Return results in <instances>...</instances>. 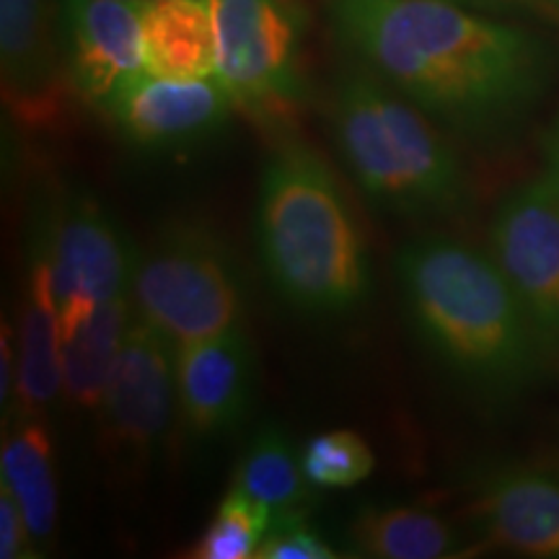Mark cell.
<instances>
[{"label":"cell","mask_w":559,"mask_h":559,"mask_svg":"<svg viewBox=\"0 0 559 559\" xmlns=\"http://www.w3.org/2000/svg\"><path fill=\"white\" fill-rule=\"evenodd\" d=\"M326 13L362 66L464 138L510 135L559 79L555 41L456 0H326Z\"/></svg>","instance_id":"cell-1"},{"label":"cell","mask_w":559,"mask_h":559,"mask_svg":"<svg viewBox=\"0 0 559 559\" xmlns=\"http://www.w3.org/2000/svg\"><path fill=\"white\" fill-rule=\"evenodd\" d=\"M409 319L438 360L487 400H515L549 373V355L495 257L445 236L396 260Z\"/></svg>","instance_id":"cell-2"},{"label":"cell","mask_w":559,"mask_h":559,"mask_svg":"<svg viewBox=\"0 0 559 559\" xmlns=\"http://www.w3.org/2000/svg\"><path fill=\"white\" fill-rule=\"evenodd\" d=\"M257 249L272 288L293 309L342 317L366 304V239L334 171L309 145L283 143L264 166Z\"/></svg>","instance_id":"cell-3"},{"label":"cell","mask_w":559,"mask_h":559,"mask_svg":"<svg viewBox=\"0 0 559 559\" xmlns=\"http://www.w3.org/2000/svg\"><path fill=\"white\" fill-rule=\"evenodd\" d=\"M332 130L349 174L379 207L430 218L469 205V174L438 122L366 66L340 75Z\"/></svg>","instance_id":"cell-4"},{"label":"cell","mask_w":559,"mask_h":559,"mask_svg":"<svg viewBox=\"0 0 559 559\" xmlns=\"http://www.w3.org/2000/svg\"><path fill=\"white\" fill-rule=\"evenodd\" d=\"M138 317L174 345L239 330L243 283L234 257L213 230L169 223L135 257L130 283Z\"/></svg>","instance_id":"cell-5"},{"label":"cell","mask_w":559,"mask_h":559,"mask_svg":"<svg viewBox=\"0 0 559 559\" xmlns=\"http://www.w3.org/2000/svg\"><path fill=\"white\" fill-rule=\"evenodd\" d=\"M215 75L247 115L280 124L306 94L300 73L306 16L296 0H210Z\"/></svg>","instance_id":"cell-6"},{"label":"cell","mask_w":559,"mask_h":559,"mask_svg":"<svg viewBox=\"0 0 559 559\" xmlns=\"http://www.w3.org/2000/svg\"><path fill=\"white\" fill-rule=\"evenodd\" d=\"M32 257L50 277L58 311L130 293L135 251L88 194H47L32 223Z\"/></svg>","instance_id":"cell-7"},{"label":"cell","mask_w":559,"mask_h":559,"mask_svg":"<svg viewBox=\"0 0 559 559\" xmlns=\"http://www.w3.org/2000/svg\"><path fill=\"white\" fill-rule=\"evenodd\" d=\"M177 407V345L148 321L132 319L96 412L99 445L111 469L124 477L148 469Z\"/></svg>","instance_id":"cell-8"},{"label":"cell","mask_w":559,"mask_h":559,"mask_svg":"<svg viewBox=\"0 0 559 559\" xmlns=\"http://www.w3.org/2000/svg\"><path fill=\"white\" fill-rule=\"evenodd\" d=\"M489 241L549 360L559 366V194L547 174L502 200Z\"/></svg>","instance_id":"cell-9"},{"label":"cell","mask_w":559,"mask_h":559,"mask_svg":"<svg viewBox=\"0 0 559 559\" xmlns=\"http://www.w3.org/2000/svg\"><path fill=\"white\" fill-rule=\"evenodd\" d=\"M234 107L218 75L166 79L143 70L117 88L102 111L135 148L179 153L218 135Z\"/></svg>","instance_id":"cell-10"},{"label":"cell","mask_w":559,"mask_h":559,"mask_svg":"<svg viewBox=\"0 0 559 559\" xmlns=\"http://www.w3.org/2000/svg\"><path fill=\"white\" fill-rule=\"evenodd\" d=\"M3 102L26 130H52L68 107V73L55 39L52 0H0Z\"/></svg>","instance_id":"cell-11"},{"label":"cell","mask_w":559,"mask_h":559,"mask_svg":"<svg viewBox=\"0 0 559 559\" xmlns=\"http://www.w3.org/2000/svg\"><path fill=\"white\" fill-rule=\"evenodd\" d=\"M140 9L120 0H60L62 60L83 102L102 109L145 70Z\"/></svg>","instance_id":"cell-12"},{"label":"cell","mask_w":559,"mask_h":559,"mask_svg":"<svg viewBox=\"0 0 559 559\" xmlns=\"http://www.w3.org/2000/svg\"><path fill=\"white\" fill-rule=\"evenodd\" d=\"M257 394V355L239 330L177 345L181 425L198 438L230 432Z\"/></svg>","instance_id":"cell-13"},{"label":"cell","mask_w":559,"mask_h":559,"mask_svg":"<svg viewBox=\"0 0 559 559\" xmlns=\"http://www.w3.org/2000/svg\"><path fill=\"white\" fill-rule=\"evenodd\" d=\"M474 519L495 547L559 559V477L539 469L492 474L479 485Z\"/></svg>","instance_id":"cell-14"},{"label":"cell","mask_w":559,"mask_h":559,"mask_svg":"<svg viewBox=\"0 0 559 559\" xmlns=\"http://www.w3.org/2000/svg\"><path fill=\"white\" fill-rule=\"evenodd\" d=\"M130 293L58 311L62 394L81 412H99L130 330Z\"/></svg>","instance_id":"cell-15"},{"label":"cell","mask_w":559,"mask_h":559,"mask_svg":"<svg viewBox=\"0 0 559 559\" xmlns=\"http://www.w3.org/2000/svg\"><path fill=\"white\" fill-rule=\"evenodd\" d=\"M0 485L9 487L16 498L34 547H50L58 528V479L52 436L41 415L13 412L11 428L5 425L3 430Z\"/></svg>","instance_id":"cell-16"},{"label":"cell","mask_w":559,"mask_h":559,"mask_svg":"<svg viewBox=\"0 0 559 559\" xmlns=\"http://www.w3.org/2000/svg\"><path fill=\"white\" fill-rule=\"evenodd\" d=\"M16 358V400L11 412L41 415L62 394V366L58 304L47 270L34 260H29V277L21 304Z\"/></svg>","instance_id":"cell-17"},{"label":"cell","mask_w":559,"mask_h":559,"mask_svg":"<svg viewBox=\"0 0 559 559\" xmlns=\"http://www.w3.org/2000/svg\"><path fill=\"white\" fill-rule=\"evenodd\" d=\"M143 19L145 70L166 79L215 75V21L210 0H148Z\"/></svg>","instance_id":"cell-18"},{"label":"cell","mask_w":559,"mask_h":559,"mask_svg":"<svg viewBox=\"0 0 559 559\" xmlns=\"http://www.w3.org/2000/svg\"><path fill=\"white\" fill-rule=\"evenodd\" d=\"M347 547L355 557L443 559L461 555L464 539L428 508L368 506L349 523Z\"/></svg>","instance_id":"cell-19"},{"label":"cell","mask_w":559,"mask_h":559,"mask_svg":"<svg viewBox=\"0 0 559 559\" xmlns=\"http://www.w3.org/2000/svg\"><path fill=\"white\" fill-rule=\"evenodd\" d=\"M234 487L267 506L275 515L306 513L311 502V481L306 479L290 438L280 428H264L251 438L236 469Z\"/></svg>","instance_id":"cell-20"},{"label":"cell","mask_w":559,"mask_h":559,"mask_svg":"<svg viewBox=\"0 0 559 559\" xmlns=\"http://www.w3.org/2000/svg\"><path fill=\"white\" fill-rule=\"evenodd\" d=\"M275 513L262 502L249 498L234 487L221 500L213 521L194 544L192 557L198 559H249L257 557L264 536L272 528Z\"/></svg>","instance_id":"cell-21"},{"label":"cell","mask_w":559,"mask_h":559,"mask_svg":"<svg viewBox=\"0 0 559 559\" xmlns=\"http://www.w3.org/2000/svg\"><path fill=\"white\" fill-rule=\"evenodd\" d=\"M306 479L313 487H355L376 469L370 445L353 430H330L313 436L300 451Z\"/></svg>","instance_id":"cell-22"},{"label":"cell","mask_w":559,"mask_h":559,"mask_svg":"<svg viewBox=\"0 0 559 559\" xmlns=\"http://www.w3.org/2000/svg\"><path fill=\"white\" fill-rule=\"evenodd\" d=\"M332 544L306 521V513L275 515L257 559H334Z\"/></svg>","instance_id":"cell-23"},{"label":"cell","mask_w":559,"mask_h":559,"mask_svg":"<svg viewBox=\"0 0 559 559\" xmlns=\"http://www.w3.org/2000/svg\"><path fill=\"white\" fill-rule=\"evenodd\" d=\"M29 526H26L24 513H21L16 498L11 489L0 485V557L3 559H26L37 557Z\"/></svg>","instance_id":"cell-24"},{"label":"cell","mask_w":559,"mask_h":559,"mask_svg":"<svg viewBox=\"0 0 559 559\" xmlns=\"http://www.w3.org/2000/svg\"><path fill=\"white\" fill-rule=\"evenodd\" d=\"M16 334L9 321H3V337H0V409H3V419L9 415V407L13 409V400H16Z\"/></svg>","instance_id":"cell-25"},{"label":"cell","mask_w":559,"mask_h":559,"mask_svg":"<svg viewBox=\"0 0 559 559\" xmlns=\"http://www.w3.org/2000/svg\"><path fill=\"white\" fill-rule=\"evenodd\" d=\"M544 156H547V177L559 194V117L544 138Z\"/></svg>","instance_id":"cell-26"},{"label":"cell","mask_w":559,"mask_h":559,"mask_svg":"<svg viewBox=\"0 0 559 559\" xmlns=\"http://www.w3.org/2000/svg\"><path fill=\"white\" fill-rule=\"evenodd\" d=\"M456 3L472 5V9L479 11H502L510 3H519V0H456Z\"/></svg>","instance_id":"cell-27"},{"label":"cell","mask_w":559,"mask_h":559,"mask_svg":"<svg viewBox=\"0 0 559 559\" xmlns=\"http://www.w3.org/2000/svg\"><path fill=\"white\" fill-rule=\"evenodd\" d=\"M519 3L528 5V9H536L547 16H557L559 19V0H519Z\"/></svg>","instance_id":"cell-28"},{"label":"cell","mask_w":559,"mask_h":559,"mask_svg":"<svg viewBox=\"0 0 559 559\" xmlns=\"http://www.w3.org/2000/svg\"><path fill=\"white\" fill-rule=\"evenodd\" d=\"M120 3H132V5H145L148 0H120Z\"/></svg>","instance_id":"cell-29"}]
</instances>
